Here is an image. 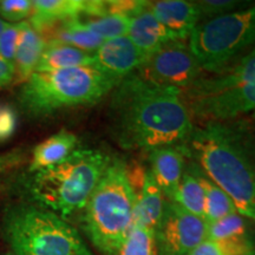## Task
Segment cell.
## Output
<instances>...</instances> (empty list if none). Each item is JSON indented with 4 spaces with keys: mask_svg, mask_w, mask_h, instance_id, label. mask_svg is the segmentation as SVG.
<instances>
[{
    "mask_svg": "<svg viewBox=\"0 0 255 255\" xmlns=\"http://www.w3.org/2000/svg\"><path fill=\"white\" fill-rule=\"evenodd\" d=\"M199 168L226 191L239 214L255 221V126L246 120L206 121L183 144Z\"/></svg>",
    "mask_w": 255,
    "mask_h": 255,
    "instance_id": "7a4b0ae2",
    "label": "cell"
},
{
    "mask_svg": "<svg viewBox=\"0 0 255 255\" xmlns=\"http://www.w3.org/2000/svg\"><path fill=\"white\" fill-rule=\"evenodd\" d=\"M127 36L137 47L145 62L167 44L177 41L174 34L156 19L149 7L130 19Z\"/></svg>",
    "mask_w": 255,
    "mask_h": 255,
    "instance_id": "9a60e30c",
    "label": "cell"
},
{
    "mask_svg": "<svg viewBox=\"0 0 255 255\" xmlns=\"http://www.w3.org/2000/svg\"><path fill=\"white\" fill-rule=\"evenodd\" d=\"M149 9L156 19L174 34L177 40H186L200 24L201 15L195 1L159 0L150 1Z\"/></svg>",
    "mask_w": 255,
    "mask_h": 255,
    "instance_id": "5bb4252c",
    "label": "cell"
},
{
    "mask_svg": "<svg viewBox=\"0 0 255 255\" xmlns=\"http://www.w3.org/2000/svg\"><path fill=\"white\" fill-rule=\"evenodd\" d=\"M17 113L9 105H0V142L6 141L17 129Z\"/></svg>",
    "mask_w": 255,
    "mask_h": 255,
    "instance_id": "4dcf8cb0",
    "label": "cell"
},
{
    "mask_svg": "<svg viewBox=\"0 0 255 255\" xmlns=\"http://www.w3.org/2000/svg\"><path fill=\"white\" fill-rule=\"evenodd\" d=\"M150 5L146 0H104L105 15H119L131 19Z\"/></svg>",
    "mask_w": 255,
    "mask_h": 255,
    "instance_id": "83f0119b",
    "label": "cell"
},
{
    "mask_svg": "<svg viewBox=\"0 0 255 255\" xmlns=\"http://www.w3.org/2000/svg\"><path fill=\"white\" fill-rule=\"evenodd\" d=\"M129 171V180L133 193L131 227L156 232L163 216L165 201L161 188L156 183L150 169L136 167Z\"/></svg>",
    "mask_w": 255,
    "mask_h": 255,
    "instance_id": "8fae6325",
    "label": "cell"
},
{
    "mask_svg": "<svg viewBox=\"0 0 255 255\" xmlns=\"http://www.w3.org/2000/svg\"><path fill=\"white\" fill-rule=\"evenodd\" d=\"M247 220V218L235 212L218 221L207 223L206 239L218 241L251 239Z\"/></svg>",
    "mask_w": 255,
    "mask_h": 255,
    "instance_id": "603a6c76",
    "label": "cell"
},
{
    "mask_svg": "<svg viewBox=\"0 0 255 255\" xmlns=\"http://www.w3.org/2000/svg\"><path fill=\"white\" fill-rule=\"evenodd\" d=\"M32 14L30 0H2L0 1V15L8 21L21 23Z\"/></svg>",
    "mask_w": 255,
    "mask_h": 255,
    "instance_id": "f546056e",
    "label": "cell"
},
{
    "mask_svg": "<svg viewBox=\"0 0 255 255\" xmlns=\"http://www.w3.org/2000/svg\"><path fill=\"white\" fill-rule=\"evenodd\" d=\"M46 41L34 30L30 21H23L20 38H19L14 57L15 78L25 83L36 71L40 57L45 50Z\"/></svg>",
    "mask_w": 255,
    "mask_h": 255,
    "instance_id": "e0dca14e",
    "label": "cell"
},
{
    "mask_svg": "<svg viewBox=\"0 0 255 255\" xmlns=\"http://www.w3.org/2000/svg\"><path fill=\"white\" fill-rule=\"evenodd\" d=\"M190 114L206 121L238 120L255 111V49L183 91Z\"/></svg>",
    "mask_w": 255,
    "mask_h": 255,
    "instance_id": "8992f818",
    "label": "cell"
},
{
    "mask_svg": "<svg viewBox=\"0 0 255 255\" xmlns=\"http://www.w3.org/2000/svg\"><path fill=\"white\" fill-rule=\"evenodd\" d=\"M46 36L50 37V39L46 43L56 41V43L76 47V49L85 51V52L89 53H94L104 43L103 38L82 26L78 23L77 18L57 25ZM45 37H44V39H45Z\"/></svg>",
    "mask_w": 255,
    "mask_h": 255,
    "instance_id": "ffe728a7",
    "label": "cell"
},
{
    "mask_svg": "<svg viewBox=\"0 0 255 255\" xmlns=\"http://www.w3.org/2000/svg\"><path fill=\"white\" fill-rule=\"evenodd\" d=\"M2 234L15 255H94L76 228L41 207L9 209Z\"/></svg>",
    "mask_w": 255,
    "mask_h": 255,
    "instance_id": "52a82bcc",
    "label": "cell"
},
{
    "mask_svg": "<svg viewBox=\"0 0 255 255\" xmlns=\"http://www.w3.org/2000/svg\"><path fill=\"white\" fill-rule=\"evenodd\" d=\"M110 161L98 149H76L60 163L32 173L28 195L41 208L68 218L84 209Z\"/></svg>",
    "mask_w": 255,
    "mask_h": 255,
    "instance_id": "3957f363",
    "label": "cell"
},
{
    "mask_svg": "<svg viewBox=\"0 0 255 255\" xmlns=\"http://www.w3.org/2000/svg\"><path fill=\"white\" fill-rule=\"evenodd\" d=\"M173 202L177 203L187 212L203 218L205 213V191L199 178L191 168L184 171L182 180L173 197Z\"/></svg>",
    "mask_w": 255,
    "mask_h": 255,
    "instance_id": "7402d4cb",
    "label": "cell"
},
{
    "mask_svg": "<svg viewBox=\"0 0 255 255\" xmlns=\"http://www.w3.org/2000/svg\"><path fill=\"white\" fill-rule=\"evenodd\" d=\"M110 109L115 136L127 150L181 145L194 129L183 91L146 81L137 72L115 88Z\"/></svg>",
    "mask_w": 255,
    "mask_h": 255,
    "instance_id": "6da1fadb",
    "label": "cell"
},
{
    "mask_svg": "<svg viewBox=\"0 0 255 255\" xmlns=\"http://www.w3.org/2000/svg\"><path fill=\"white\" fill-rule=\"evenodd\" d=\"M144 58L128 36L104 40L94 52V66L120 84L144 64Z\"/></svg>",
    "mask_w": 255,
    "mask_h": 255,
    "instance_id": "7c38bea8",
    "label": "cell"
},
{
    "mask_svg": "<svg viewBox=\"0 0 255 255\" xmlns=\"http://www.w3.org/2000/svg\"><path fill=\"white\" fill-rule=\"evenodd\" d=\"M206 234L205 219L168 201L155 232L157 255H188L206 240Z\"/></svg>",
    "mask_w": 255,
    "mask_h": 255,
    "instance_id": "30bf717a",
    "label": "cell"
},
{
    "mask_svg": "<svg viewBox=\"0 0 255 255\" xmlns=\"http://www.w3.org/2000/svg\"><path fill=\"white\" fill-rule=\"evenodd\" d=\"M195 4L199 8L201 19L205 18L207 20L250 6L248 5L250 2L239 1V0H202V1H195Z\"/></svg>",
    "mask_w": 255,
    "mask_h": 255,
    "instance_id": "4316f807",
    "label": "cell"
},
{
    "mask_svg": "<svg viewBox=\"0 0 255 255\" xmlns=\"http://www.w3.org/2000/svg\"><path fill=\"white\" fill-rule=\"evenodd\" d=\"M117 255H157L155 233L144 228L131 227Z\"/></svg>",
    "mask_w": 255,
    "mask_h": 255,
    "instance_id": "484cf974",
    "label": "cell"
},
{
    "mask_svg": "<svg viewBox=\"0 0 255 255\" xmlns=\"http://www.w3.org/2000/svg\"><path fill=\"white\" fill-rule=\"evenodd\" d=\"M117 85L94 65L33 72L21 85L18 100L27 115L44 117L63 109L97 103Z\"/></svg>",
    "mask_w": 255,
    "mask_h": 255,
    "instance_id": "5b68a950",
    "label": "cell"
},
{
    "mask_svg": "<svg viewBox=\"0 0 255 255\" xmlns=\"http://www.w3.org/2000/svg\"><path fill=\"white\" fill-rule=\"evenodd\" d=\"M205 191V213L203 219L212 223L237 212L234 202L225 190L213 182L200 168L193 169Z\"/></svg>",
    "mask_w": 255,
    "mask_h": 255,
    "instance_id": "44dd1931",
    "label": "cell"
},
{
    "mask_svg": "<svg viewBox=\"0 0 255 255\" xmlns=\"http://www.w3.org/2000/svg\"><path fill=\"white\" fill-rule=\"evenodd\" d=\"M23 21L17 24L6 23L4 30L0 33V56L8 62L14 63L15 50L20 38Z\"/></svg>",
    "mask_w": 255,
    "mask_h": 255,
    "instance_id": "f1b7e54d",
    "label": "cell"
},
{
    "mask_svg": "<svg viewBox=\"0 0 255 255\" xmlns=\"http://www.w3.org/2000/svg\"><path fill=\"white\" fill-rule=\"evenodd\" d=\"M5 25H6V23L4 20H2L1 18H0V33H1L2 32V30H4V27H5Z\"/></svg>",
    "mask_w": 255,
    "mask_h": 255,
    "instance_id": "d6a6232c",
    "label": "cell"
},
{
    "mask_svg": "<svg viewBox=\"0 0 255 255\" xmlns=\"http://www.w3.org/2000/svg\"><path fill=\"white\" fill-rule=\"evenodd\" d=\"M186 156L187 152L183 145L161 146L149 151L152 176L169 201L173 200L182 180Z\"/></svg>",
    "mask_w": 255,
    "mask_h": 255,
    "instance_id": "4fadbf2b",
    "label": "cell"
},
{
    "mask_svg": "<svg viewBox=\"0 0 255 255\" xmlns=\"http://www.w3.org/2000/svg\"><path fill=\"white\" fill-rule=\"evenodd\" d=\"M188 46L205 72L227 68L255 49V5L200 23Z\"/></svg>",
    "mask_w": 255,
    "mask_h": 255,
    "instance_id": "ba28073f",
    "label": "cell"
},
{
    "mask_svg": "<svg viewBox=\"0 0 255 255\" xmlns=\"http://www.w3.org/2000/svg\"><path fill=\"white\" fill-rule=\"evenodd\" d=\"M84 4L85 0H34L30 23L44 38L57 25L81 17Z\"/></svg>",
    "mask_w": 255,
    "mask_h": 255,
    "instance_id": "2e32d148",
    "label": "cell"
},
{
    "mask_svg": "<svg viewBox=\"0 0 255 255\" xmlns=\"http://www.w3.org/2000/svg\"><path fill=\"white\" fill-rule=\"evenodd\" d=\"M4 255H15L14 253H6V254H4Z\"/></svg>",
    "mask_w": 255,
    "mask_h": 255,
    "instance_id": "836d02e7",
    "label": "cell"
},
{
    "mask_svg": "<svg viewBox=\"0 0 255 255\" xmlns=\"http://www.w3.org/2000/svg\"><path fill=\"white\" fill-rule=\"evenodd\" d=\"M253 117H254V120H255V111H254V115H253Z\"/></svg>",
    "mask_w": 255,
    "mask_h": 255,
    "instance_id": "e575fe53",
    "label": "cell"
},
{
    "mask_svg": "<svg viewBox=\"0 0 255 255\" xmlns=\"http://www.w3.org/2000/svg\"><path fill=\"white\" fill-rule=\"evenodd\" d=\"M91 65H94V53L56 41H49L34 72L58 71Z\"/></svg>",
    "mask_w": 255,
    "mask_h": 255,
    "instance_id": "d6986e66",
    "label": "cell"
},
{
    "mask_svg": "<svg viewBox=\"0 0 255 255\" xmlns=\"http://www.w3.org/2000/svg\"><path fill=\"white\" fill-rule=\"evenodd\" d=\"M77 144L78 138L75 133L60 130L34 148L28 171L36 173L60 163L77 149Z\"/></svg>",
    "mask_w": 255,
    "mask_h": 255,
    "instance_id": "ac0fdd59",
    "label": "cell"
},
{
    "mask_svg": "<svg viewBox=\"0 0 255 255\" xmlns=\"http://www.w3.org/2000/svg\"><path fill=\"white\" fill-rule=\"evenodd\" d=\"M133 193L128 165L111 159L84 207L83 227L91 244L103 255H117L132 223Z\"/></svg>",
    "mask_w": 255,
    "mask_h": 255,
    "instance_id": "277c9868",
    "label": "cell"
},
{
    "mask_svg": "<svg viewBox=\"0 0 255 255\" xmlns=\"http://www.w3.org/2000/svg\"><path fill=\"white\" fill-rule=\"evenodd\" d=\"M188 255H255V245L252 239L231 241L206 239Z\"/></svg>",
    "mask_w": 255,
    "mask_h": 255,
    "instance_id": "d4e9b609",
    "label": "cell"
},
{
    "mask_svg": "<svg viewBox=\"0 0 255 255\" xmlns=\"http://www.w3.org/2000/svg\"><path fill=\"white\" fill-rule=\"evenodd\" d=\"M136 72L146 81L182 91L190 88L205 73L183 40L167 44Z\"/></svg>",
    "mask_w": 255,
    "mask_h": 255,
    "instance_id": "9c48e42d",
    "label": "cell"
},
{
    "mask_svg": "<svg viewBox=\"0 0 255 255\" xmlns=\"http://www.w3.org/2000/svg\"><path fill=\"white\" fill-rule=\"evenodd\" d=\"M15 78L14 64L0 56V88L11 84Z\"/></svg>",
    "mask_w": 255,
    "mask_h": 255,
    "instance_id": "1f68e13d",
    "label": "cell"
},
{
    "mask_svg": "<svg viewBox=\"0 0 255 255\" xmlns=\"http://www.w3.org/2000/svg\"><path fill=\"white\" fill-rule=\"evenodd\" d=\"M78 23L104 40L128 34L130 19L119 15H102L96 18H77Z\"/></svg>",
    "mask_w": 255,
    "mask_h": 255,
    "instance_id": "cb8c5ba5",
    "label": "cell"
}]
</instances>
